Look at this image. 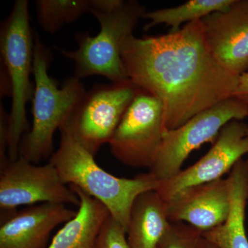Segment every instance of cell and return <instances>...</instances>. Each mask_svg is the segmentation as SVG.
Returning a JSON list of instances; mask_svg holds the SVG:
<instances>
[{
  "label": "cell",
  "mask_w": 248,
  "mask_h": 248,
  "mask_svg": "<svg viewBox=\"0 0 248 248\" xmlns=\"http://www.w3.org/2000/svg\"><path fill=\"white\" fill-rule=\"evenodd\" d=\"M122 59L130 82L162 104L167 130L232 97L239 82L212 55L201 19L166 35L130 36Z\"/></svg>",
  "instance_id": "1"
},
{
  "label": "cell",
  "mask_w": 248,
  "mask_h": 248,
  "mask_svg": "<svg viewBox=\"0 0 248 248\" xmlns=\"http://www.w3.org/2000/svg\"><path fill=\"white\" fill-rule=\"evenodd\" d=\"M60 132V147L52 155L50 162L62 180L102 203L126 232L134 201L143 192L156 190L160 182L150 172L133 179L115 177L102 169L94 155L68 133Z\"/></svg>",
  "instance_id": "2"
},
{
  "label": "cell",
  "mask_w": 248,
  "mask_h": 248,
  "mask_svg": "<svg viewBox=\"0 0 248 248\" xmlns=\"http://www.w3.org/2000/svg\"><path fill=\"white\" fill-rule=\"evenodd\" d=\"M34 42L33 120L32 128L21 141L19 156L37 164L53 155L54 134L64 124L86 91L81 80L74 76L59 88L48 73L51 58L50 50L38 35H35Z\"/></svg>",
  "instance_id": "3"
},
{
  "label": "cell",
  "mask_w": 248,
  "mask_h": 248,
  "mask_svg": "<svg viewBox=\"0 0 248 248\" xmlns=\"http://www.w3.org/2000/svg\"><path fill=\"white\" fill-rule=\"evenodd\" d=\"M0 50L3 68L1 80L9 83L12 107L9 114L8 156L19 157L23 137L29 131L26 107L33 97L35 86L30 81L33 73L34 44L29 24V1L17 0L3 22L0 31Z\"/></svg>",
  "instance_id": "4"
},
{
  "label": "cell",
  "mask_w": 248,
  "mask_h": 248,
  "mask_svg": "<svg viewBox=\"0 0 248 248\" xmlns=\"http://www.w3.org/2000/svg\"><path fill=\"white\" fill-rule=\"evenodd\" d=\"M146 12V8L135 0L123 1L111 11L93 12L100 24L99 33L92 37L79 32L76 37V50H60L65 58L75 62L73 76L81 79L102 76L112 83L130 81L122 62V45L133 35L134 29Z\"/></svg>",
  "instance_id": "5"
},
{
  "label": "cell",
  "mask_w": 248,
  "mask_h": 248,
  "mask_svg": "<svg viewBox=\"0 0 248 248\" xmlns=\"http://www.w3.org/2000/svg\"><path fill=\"white\" fill-rule=\"evenodd\" d=\"M136 91L130 81L95 85L86 91L60 131L95 156L103 145L108 143Z\"/></svg>",
  "instance_id": "6"
},
{
  "label": "cell",
  "mask_w": 248,
  "mask_h": 248,
  "mask_svg": "<svg viewBox=\"0 0 248 248\" xmlns=\"http://www.w3.org/2000/svg\"><path fill=\"white\" fill-rule=\"evenodd\" d=\"M247 117L248 106L231 97L194 116L179 128L166 130L149 172L160 182L170 179L182 170L190 153L204 143H215L227 124Z\"/></svg>",
  "instance_id": "7"
},
{
  "label": "cell",
  "mask_w": 248,
  "mask_h": 248,
  "mask_svg": "<svg viewBox=\"0 0 248 248\" xmlns=\"http://www.w3.org/2000/svg\"><path fill=\"white\" fill-rule=\"evenodd\" d=\"M166 130L162 104L137 88L135 97L108 142L111 154L129 167L149 169Z\"/></svg>",
  "instance_id": "8"
},
{
  "label": "cell",
  "mask_w": 248,
  "mask_h": 248,
  "mask_svg": "<svg viewBox=\"0 0 248 248\" xmlns=\"http://www.w3.org/2000/svg\"><path fill=\"white\" fill-rule=\"evenodd\" d=\"M1 215L17 211L22 205L50 203L79 206L80 200L62 180L55 166H39L22 156L0 164Z\"/></svg>",
  "instance_id": "9"
},
{
  "label": "cell",
  "mask_w": 248,
  "mask_h": 248,
  "mask_svg": "<svg viewBox=\"0 0 248 248\" xmlns=\"http://www.w3.org/2000/svg\"><path fill=\"white\" fill-rule=\"evenodd\" d=\"M248 125L242 121L227 124L206 154L174 177L160 182L156 192L168 202L186 188L221 179L248 154Z\"/></svg>",
  "instance_id": "10"
},
{
  "label": "cell",
  "mask_w": 248,
  "mask_h": 248,
  "mask_svg": "<svg viewBox=\"0 0 248 248\" xmlns=\"http://www.w3.org/2000/svg\"><path fill=\"white\" fill-rule=\"evenodd\" d=\"M201 20L216 61L237 76L248 71V0H233L227 9Z\"/></svg>",
  "instance_id": "11"
},
{
  "label": "cell",
  "mask_w": 248,
  "mask_h": 248,
  "mask_svg": "<svg viewBox=\"0 0 248 248\" xmlns=\"http://www.w3.org/2000/svg\"><path fill=\"white\" fill-rule=\"evenodd\" d=\"M170 223H186L205 232L224 223L229 215L228 178L192 186L168 201Z\"/></svg>",
  "instance_id": "12"
},
{
  "label": "cell",
  "mask_w": 248,
  "mask_h": 248,
  "mask_svg": "<svg viewBox=\"0 0 248 248\" xmlns=\"http://www.w3.org/2000/svg\"><path fill=\"white\" fill-rule=\"evenodd\" d=\"M58 203H41L1 216L0 248H46L51 233L76 216Z\"/></svg>",
  "instance_id": "13"
},
{
  "label": "cell",
  "mask_w": 248,
  "mask_h": 248,
  "mask_svg": "<svg viewBox=\"0 0 248 248\" xmlns=\"http://www.w3.org/2000/svg\"><path fill=\"white\" fill-rule=\"evenodd\" d=\"M231 187L229 215L224 223L203 232L217 248H248L245 220L248 203V159H240L228 177Z\"/></svg>",
  "instance_id": "14"
},
{
  "label": "cell",
  "mask_w": 248,
  "mask_h": 248,
  "mask_svg": "<svg viewBox=\"0 0 248 248\" xmlns=\"http://www.w3.org/2000/svg\"><path fill=\"white\" fill-rule=\"evenodd\" d=\"M168 203L156 190L143 192L134 201L126 229L131 248H156L170 228Z\"/></svg>",
  "instance_id": "15"
},
{
  "label": "cell",
  "mask_w": 248,
  "mask_h": 248,
  "mask_svg": "<svg viewBox=\"0 0 248 248\" xmlns=\"http://www.w3.org/2000/svg\"><path fill=\"white\" fill-rule=\"evenodd\" d=\"M80 203L76 216L64 223L46 248H96L103 225L110 216L104 205L75 186Z\"/></svg>",
  "instance_id": "16"
},
{
  "label": "cell",
  "mask_w": 248,
  "mask_h": 248,
  "mask_svg": "<svg viewBox=\"0 0 248 248\" xmlns=\"http://www.w3.org/2000/svg\"><path fill=\"white\" fill-rule=\"evenodd\" d=\"M233 0H190L180 6L166 8L146 12L145 19H150L145 31L155 26L164 24L171 27L170 32L180 30L184 23L200 20L214 12L223 11L232 3Z\"/></svg>",
  "instance_id": "17"
},
{
  "label": "cell",
  "mask_w": 248,
  "mask_h": 248,
  "mask_svg": "<svg viewBox=\"0 0 248 248\" xmlns=\"http://www.w3.org/2000/svg\"><path fill=\"white\" fill-rule=\"evenodd\" d=\"M94 0H38L37 20L46 32L55 33L63 25L75 22L94 9Z\"/></svg>",
  "instance_id": "18"
},
{
  "label": "cell",
  "mask_w": 248,
  "mask_h": 248,
  "mask_svg": "<svg viewBox=\"0 0 248 248\" xmlns=\"http://www.w3.org/2000/svg\"><path fill=\"white\" fill-rule=\"evenodd\" d=\"M203 232L186 223H172L156 248H208Z\"/></svg>",
  "instance_id": "19"
},
{
  "label": "cell",
  "mask_w": 248,
  "mask_h": 248,
  "mask_svg": "<svg viewBox=\"0 0 248 248\" xmlns=\"http://www.w3.org/2000/svg\"><path fill=\"white\" fill-rule=\"evenodd\" d=\"M96 248H131L127 241L125 230L110 215L101 229Z\"/></svg>",
  "instance_id": "20"
},
{
  "label": "cell",
  "mask_w": 248,
  "mask_h": 248,
  "mask_svg": "<svg viewBox=\"0 0 248 248\" xmlns=\"http://www.w3.org/2000/svg\"><path fill=\"white\" fill-rule=\"evenodd\" d=\"M232 97L248 107V71L239 76V82Z\"/></svg>",
  "instance_id": "21"
},
{
  "label": "cell",
  "mask_w": 248,
  "mask_h": 248,
  "mask_svg": "<svg viewBox=\"0 0 248 248\" xmlns=\"http://www.w3.org/2000/svg\"><path fill=\"white\" fill-rule=\"evenodd\" d=\"M208 248H217L216 246H214V245L210 244V243L208 242Z\"/></svg>",
  "instance_id": "22"
},
{
  "label": "cell",
  "mask_w": 248,
  "mask_h": 248,
  "mask_svg": "<svg viewBox=\"0 0 248 248\" xmlns=\"http://www.w3.org/2000/svg\"><path fill=\"white\" fill-rule=\"evenodd\" d=\"M247 135L248 136V130H247Z\"/></svg>",
  "instance_id": "23"
}]
</instances>
